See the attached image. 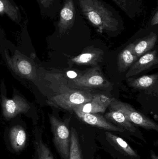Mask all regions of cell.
<instances>
[{"mask_svg": "<svg viewBox=\"0 0 158 159\" xmlns=\"http://www.w3.org/2000/svg\"><path fill=\"white\" fill-rule=\"evenodd\" d=\"M9 66L20 76L27 79H32L34 76V67L26 58L15 54L12 58L6 57Z\"/></svg>", "mask_w": 158, "mask_h": 159, "instance_id": "obj_14", "label": "cell"}, {"mask_svg": "<svg viewBox=\"0 0 158 159\" xmlns=\"http://www.w3.org/2000/svg\"><path fill=\"white\" fill-rule=\"evenodd\" d=\"M109 107V110H117L122 112L132 124L148 130L158 131V125L156 123L144 114L138 112L127 103L112 98Z\"/></svg>", "mask_w": 158, "mask_h": 159, "instance_id": "obj_5", "label": "cell"}, {"mask_svg": "<svg viewBox=\"0 0 158 159\" xmlns=\"http://www.w3.org/2000/svg\"><path fill=\"white\" fill-rule=\"evenodd\" d=\"M106 113L105 117L114 125L120 127L125 131L132 133H136L137 129L134 125L128 120L122 112L117 110H109Z\"/></svg>", "mask_w": 158, "mask_h": 159, "instance_id": "obj_17", "label": "cell"}, {"mask_svg": "<svg viewBox=\"0 0 158 159\" xmlns=\"http://www.w3.org/2000/svg\"><path fill=\"white\" fill-rule=\"evenodd\" d=\"M157 35L154 33H151L150 34L136 40L132 43L133 52L137 57H142L144 54L149 52L153 49L156 45L157 40Z\"/></svg>", "mask_w": 158, "mask_h": 159, "instance_id": "obj_18", "label": "cell"}, {"mask_svg": "<svg viewBox=\"0 0 158 159\" xmlns=\"http://www.w3.org/2000/svg\"><path fill=\"white\" fill-rule=\"evenodd\" d=\"M28 134L23 125L15 124L6 129L4 141L7 150L13 154L19 155L27 147Z\"/></svg>", "mask_w": 158, "mask_h": 159, "instance_id": "obj_6", "label": "cell"}, {"mask_svg": "<svg viewBox=\"0 0 158 159\" xmlns=\"http://www.w3.org/2000/svg\"><path fill=\"white\" fill-rule=\"evenodd\" d=\"M128 83L130 87L133 89L144 91L148 94H153L157 96V74L145 75L139 78L129 79Z\"/></svg>", "mask_w": 158, "mask_h": 159, "instance_id": "obj_11", "label": "cell"}, {"mask_svg": "<svg viewBox=\"0 0 158 159\" xmlns=\"http://www.w3.org/2000/svg\"><path fill=\"white\" fill-rule=\"evenodd\" d=\"M151 159H158V156L152 150L151 151Z\"/></svg>", "mask_w": 158, "mask_h": 159, "instance_id": "obj_25", "label": "cell"}, {"mask_svg": "<svg viewBox=\"0 0 158 159\" xmlns=\"http://www.w3.org/2000/svg\"><path fill=\"white\" fill-rule=\"evenodd\" d=\"M67 81L70 88L87 91H110L113 89L111 82L105 77L98 66L86 70L77 79Z\"/></svg>", "mask_w": 158, "mask_h": 159, "instance_id": "obj_3", "label": "cell"}, {"mask_svg": "<svg viewBox=\"0 0 158 159\" xmlns=\"http://www.w3.org/2000/svg\"><path fill=\"white\" fill-rule=\"evenodd\" d=\"M158 63V59L156 50L147 52L141 57L130 68L126 75V77L137 75L144 71L150 69Z\"/></svg>", "mask_w": 158, "mask_h": 159, "instance_id": "obj_13", "label": "cell"}, {"mask_svg": "<svg viewBox=\"0 0 158 159\" xmlns=\"http://www.w3.org/2000/svg\"><path fill=\"white\" fill-rule=\"evenodd\" d=\"M34 147L33 159H55L50 148L42 139L41 130L35 129L33 133Z\"/></svg>", "mask_w": 158, "mask_h": 159, "instance_id": "obj_16", "label": "cell"}, {"mask_svg": "<svg viewBox=\"0 0 158 159\" xmlns=\"http://www.w3.org/2000/svg\"><path fill=\"white\" fill-rule=\"evenodd\" d=\"M104 52L102 49L88 47L83 49L80 55L76 57H71L70 63L72 64L86 66H97L99 62L102 61Z\"/></svg>", "mask_w": 158, "mask_h": 159, "instance_id": "obj_10", "label": "cell"}, {"mask_svg": "<svg viewBox=\"0 0 158 159\" xmlns=\"http://www.w3.org/2000/svg\"><path fill=\"white\" fill-rule=\"evenodd\" d=\"M83 73H81L79 71L77 70H69L66 72V74H64L65 78L67 80H73L79 77Z\"/></svg>", "mask_w": 158, "mask_h": 159, "instance_id": "obj_23", "label": "cell"}, {"mask_svg": "<svg viewBox=\"0 0 158 159\" xmlns=\"http://www.w3.org/2000/svg\"><path fill=\"white\" fill-rule=\"evenodd\" d=\"M80 8L98 31H116L119 25L118 18L109 7L99 0H79Z\"/></svg>", "mask_w": 158, "mask_h": 159, "instance_id": "obj_2", "label": "cell"}, {"mask_svg": "<svg viewBox=\"0 0 158 159\" xmlns=\"http://www.w3.org/2000/svg\"><path fill=\"white\" fill-rule=\"evenodd\" d=\"M1 105L4 118L9 120L21 113H25L29 109L30 106L21 96L15 95L11 99L4 95L1 97Z\"/></svg>", "mask_w": 158, "mask_h": 159, "instance_id": "obj_7", "label": "cell"}, {"mask_svg": "<svg viewBox=\"0 0 158 159\" xmlns=\"http://www.w3.org/2000/svg\"><path fill=\"white\" fill-rule=\"evenodd\" d=\"M54 146L61 159H69L70 133L66 123L56 117H49Z\"/></svg>", "mask_w": 158, "mask_h": 159, "instance_id": "obj_4", "label": "cell"}, {"mask_svg": "<svg viewBox=\"0 0 158 159\" xmlns=\"http://www.w3.org/2000/svg\"><path fill=\"white\" fill-rule=\"evenodd\" d=\"M137 56L133 52L132 43L130 44L119 54L117 60V69L120 73L126 72L132 65L137 61Z\"/></svg>", "mask_w": 158, "mask_h": 159, "instance_id": "obj_19", "label": "cell"}, {"mask_svg": "<svg viewBox=\"0 0 158 159\" xmlns=\"http://www.w3.org/2000/svg\"><path fill=\"white\" fill-rule=\"evenodd\" d=\"M40 7L41 15L44 17L53 19L60 12V0H36Z\"/></svg>", "mask_w": 158, "mask_h": 159, "instance_id": "obj_21", "label": "cell"}, {"mask_svg": "<svg viewBox=\"0 0 158 159\" xmlns=\"http://www.w3.org/2000/svg\"><path fill=\"white\" fill-rule=\"evenodd\" d=\"M158 12H157L156 16H155L153 20H152V24L153 25H157L158 24Z\"/></svg>", "mask_w": 158, "mask_h": 159, "instance_id": "obj_24", "label": "cell"}, {"mask_svg": "<svg viewBox=\"0 0 158 159\" xmlns=\"http://www.w3.org/2000/svg\"><path fill=\"white\" fill-rule=\"evenodd\" d=\"M112 98H109L104 94L96 93L90 102L82 104L74 107L84 113H105L109 106Z\"/></svg>", "mask_w": 158, "mask_h": 159, "instance_id": "obj_12", "label": "cell"}, {"mask_svg": "<svg viewBox=\"0 0 158 159\" xmlns=\"http://www.w3.org/2000/svg\"><path fill=\"white\" fill-rule=\"evenodd\" d=\"M96 159H101V158L99 156H97V157H96Z\"/></svg>", "mask_w": 158, "mask_h": 159, "instance_id": "obj_26", "label": "cell"}, {"mask_svg": "<svg viewBox=\"0 0 158 159\" xmlns=\"http://www.w3.org/2000/svg\"><path fill=\"white\" fill-rule=\"evenodd\" d=\"M48 79L51 91L49 104L71 113L73 107L90 102L96 94L70 88L61 73L50 74Z\"/></svg>", "mask_w": 158, "mask_h": 159, "instance_id": "obj_1", "label": "cell"}, {"mask_svg": "<svg viewBox=\"0 0 158 159\" xmlns=\"http://www.w3.org/2000/svg\"><path fill=\"white\" fill-rule=\"evenodd\" d=\"M70 133V144L69 159H83L77 131L72 127Z\"/></svg>", "mask_w": 158, "mask_h": 159, "instance_id": "obj_22", "label": "cell"}, {"mask_svg": "<svg viewBox=\"0 0 158 159\" xmlns=\"http://www.w3.org/2000/svg\"><path fill=\"white\" fill-rule=\"evenodd\" d=\"M74 4L73 0H64L56 23L57 30L59 34L66 33L76 22L77 8Z\"/></svg>", "mask_w": 158, "mask_h": 159, "instance_id": "obj_8", "label": "cell"}, {"mask_svg": "<svg viewBox=\"0 0 158 159\" xmlns=\"http://www.w3.org/2000/svg\"><path fill=\"white\" fill-rule=\"evenodd\" d=\"M71 113H74L81 121L91 126L110 131L121 133L125 131L99 114L84 113L74 107L72 108Z\"/></svg>", "mask_w": 158, "mask_h": 159, "instance_id": "obj_9", "label": "cell"}, {"mask_svg": "<svg viewBox=\"0 0 158 159\" xmlns=\"http://www.w3.org/2000/svg\"><path fill=\"white\" fill-rule=\"evenodd\" d=\"M4 15L17 24H20L21 22L20 10L13 0H0V16Z\"/></svg>", "mask_w": 158, "mask_h": 159, "instance_id": "obj_20", "label": "cell"}, {"mask_svg": "<svg viewBox=\"0 0 158 159\" xmlns=\"http://www.w3.org/2000/svg\"><path fill=\"white\" fill-rule=\"evenodd\" d=\"M107 139L114 148L129 159H141L137 152L122 138L109 131L105 132Z\"/></svg>", "mask_w": 158, "mask_h": 159, "instance_id": "obj_15", "label": "cell"}]
</instances>
